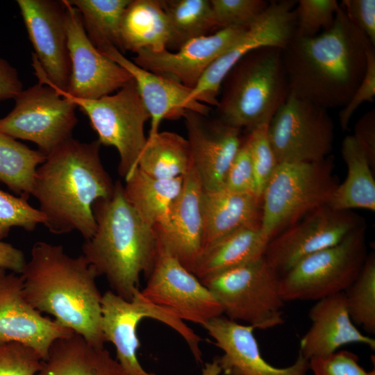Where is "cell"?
Wrapping results in <instances>:
<instances>
[{
  "instance_id": "35",
  "label": "cell",
  "mask_w": 375,
  "mask_h": 375,
  "mask_svg": "<svg viewBox=\"0 0 375 375\" xmlns=\"http://www.w3.org/2000/svg\"><path fill=\"white\" fill-rule=\"evenodd\" d=\"M347 310L354 324L375 333V256L367 255L357 278L344 292Z\"/></svg>"
},
{
  "instance_id": "30",
  "label": "cell",
  "mask_w": 375,
  "mask_h": 375,
  "mask_svg": "<svg viewBox=\"0 0 375 375\" xmlns=\"http://www.w3.org/2000/svg\"><path fill=\"white\" fill-rule=\"evenodd\" d=\"M342 156L347 167V177L337 185L328 202L339 210H375V181L372 168L353 135L342 143Z\"/></svg>"
},
{
  "instance_id": "12",
  "label": "cell",
  "mask_w": 375,
  "mask_h": 375,
  "mask_svg": "<svg viewBox=\"0 0 375 375\" xmlns=\"http://www.w3.org/2000/svg\"><path fill=\"white\" fill-rule=\"evenodd\" d=\"M267 133L278 163L322 161L333 147L328 110L291 92L270 120Z\"/></svg>"
},
{
  "instance_id": "22",
  "label": "cell",
  "mask_w": 375,
  "mask_h": 375,
  "mask_svg": "<svg viewBox=\"0 0 375 375\" xmlns=\"http://www.w3.org/2000/svg\"><path fill=\"white\" fill-rule=\"evenodd\" d=\"M99 51L126 69L134 80L140 99L150 115L151 128L147 138L159 132L163 119H178L186 110L210 115L212 110L210 106L190 99L192 88L140 67L114 47Z\"/></svg>"
},
{
  "instance_id": "32",
  "label": "cell",
  "mask_w": 375,
  "mask_h": 375,
  "mask_svg": "<svg viewBox=\"0 0 375 375\" xmlns=\"http://www.w3.org/2000/svg\"><path fill=\"white\" fill-rule=\"evenodd\" d=\"M46 156L0 132V182L17 196L31 195L37 168Z\"/></svg>"
},
{
  "instance_id": "5",
  "label": "cell",
  "mask_w": 375,
  "mask_h": 375,
  "mask_svg": "<svg viewBox=\"0 0 375 375\" xmlns=\"http://www.w3.org/2000/svg\"><path fill=\"white\" fill-rule=\"evenodd\" d=\"M289 94L281 49L258 48L240 58L223 79L217 117L250 131L269 123Z\"/></svg>"
},
{
  "instance_id": "25",
  "label": "cell",
  "mask_w": 375,
  "mask_h": 375,
  "mask_svg": "<svg viewBox=\"0 0 375 375\" xmlns=\"http://www.w3.org/2000/svg\"><path fill=\"white\" fill-rule=\"evenodd\" d=\"M203 249L219 238L247 227H260L262 197L224 188L203 190Z\"/></svg>"
},
{
  "instance_id": "16",
  "label": "cell",
  "mask_w": 375,
  "mask_h": 375,
  "mask_svg": "<svg viewBox=\"0 0 375 375\" xmlns=\"http://www.w3.org/2000/svg\"><path fill=\"white\" fill-rule=\"evenodd\" d=\"M17 3L35 50L33 65L39 82L65 93L71 75V60L65 0H17Z\"/></svg>"
},
{
  "instance_id": "6",
  "label": "cell",
  "mask_w": 375,
  "mask_h": 375,
  "mask_svg": "<svg viewBox=\"0 0 375 375\" xmlns=\"http://www.w3.org/2000/svg\"><path fill=\"white\" fill-rule=\"evenodd\" d=\"M333 156L312 162L278 163L262 194L260 229L269 241L325 205L338 185Z\"/></svg>"
},
{
  "instance_id": "9",
  "label": "cell",
  "mask_w": 375,
  "mask_h": 375,
  "mask_svg": "<svg viewBox=\"0 0 375 375\" xmlns=\"http://www.w3.org/2000/svg\"><path fill=\"white\" fill-rule=\"evenodd\" d=\"M67 97L88 117L100 144L112 146L117 150L118 172L124 180L127 179L138 168L147 140L144 134L145 123L150 119L134 80L114 94L97 99Z\"/></svg>"
},
{
  "instance_id": "46",
  "label": "cell",
  "mask_w": 375,
  "mask_h": 375,
  "mask_svg": "<svg viewBox=\"0 0 375 375\" xmlns=\"http://www.w3.org/2000/svg\"><path fill=\"white\" fill-rule=\"evenodd\" d=\"M22 90L17 69L6 60L0 58V101L15 99Z\"/></svg>"
},
{
  "instance_id": "18",
  "label": "cell",
  "mask_w": 375,
  "mask_h": 375,
  "mask_svg": "<svg viewBox=\"0 0 375 375\" xmlns=\"http://www.w3.org/2000/svg\"><path fill=\"white\" fill-rule=\"evenodd\" d=\"M73 333L31 305L24 295L21 274L0 268V344H22L44 360L56 340Z\"/></svg>"
},
{
  "instance_id": "14",
  "label": "cell",
  "mask_w": 375,
  "mask_h": 375,
  "mask_svg": "<svg viewBox=\"0 0 375 375\" xmlns=\"http://www.w3.org/2000/svg\"><path fill=\"white\" fill-rule=\"evenodd\" d=\"M363 224L352 210L321 206L271 239L264 258L281 277L302 259L337 244Z\"/></svg>"
},
{
  "instance_id": "39",
  "label": "cell",
  "mask_w": 375,
  "mask_h": 375,
  "mask_svg": "<svg viewBox=\"0 0 375 375\" xmlns=\"http://www.w3.org/2000/svg\"><path fill=\"white\" fill-rule=\"evenodd\" d=\"M218 30L229 27H248L268 7L263 0H210Z\"/></svg>"
},
{
  "instance_id": "34",
  "label": "cell",
  "mask_w": 375,
  "mask_h": 375,
  "mask_svg": "<svg viewBox=\"0 0 375 375\" xmlns=\"http://www.w3.org/2000/svg\"><path fill=\"white\" fill-rule=\"evenodd\" d=\"M172 32L170 48L178 49L187 41L218 31L210 0H160Z\"/></svg>"
},
{
  "instance_id": "31",
  "label": "cell",
  "mask_w": 375,
  "mask_h": 375,
  "mask_svg": "<svg viewBox=\"0 0 375 375\" xmlns=\"http://www.w3.org/2000/svg\"><path fill=\"white\" fill-rule=\"evenodd\" d=\"M192 165L188 140L174 132L159 131L147 138L138 168L150 176L170 179L183 177Z\"/></svg>"
},
{
  "instance_id": "33",
  "label": "cell",
  "mask_w": 375,
  "mask_h": 375,
  "mask_svg": "<svg viewBox=\"0 0 375 375\" xmlns=\"http://www.w3.org/2000/svg\"><path fill=\"white\" fill-rule=\"evenodd\" d=\"M131 0H69L79 11L92 44L101 51L114 47L119 51V31Z\"/></svg>"
},
{
  "instance_id": "11",
  "label": "cell",
  "mask_w": 375,
  "mask_h": 375,
  "mask_svg": "<svg viewBox=\"0 0 375 375\" xmlns=\"http://www.w3.org/2000/svg\"><path fill=\"white\" fill-rule=\"evenodd\" d=\"M146 317L157 319L174 329L185 340L196 361H202L199 347L201 339L184 322L147 301L140 290L130 301L108 290L101 297V329L106 342L115 346L117 360L127 375H156L142 367L137 355L140 346L137 328Z\"/></svg>"
},
{
  "instance_id": "45",
  "label": "cell",
  "mask_w": 375,
  "mask_h": 375,
  "mask_svg": "<svg viewBox=\"0 0 375 375\" xmlns=\"http://www.w3.org/2000/svg\"><path fill=\"white\" fill-rule=\"evenodd\" d=\"M357 143L364 151L372 168L375 167V110L365 113L354 126Z\"/></svg>"
},
{
  "instance_id": "23",
  "label": "cell",
  "mask_w": 375,
  "mask_h": 375,
  "mask_svg": "<svg viewBox=\"0 0 375 375\" xmlns=\"http://www.w3.org/2000/svg\"><path fill=\"white\" fill-rule=\"evenodd\" d=\"M203 190L192 164L183 176L181 192L172 206L167 224L153 229L157 240L191 272L203 249Z\"/></svg>"
},
{
  "instance_id": "47",
  "label": "cell",
  "mask_w": 375,
  "mask_h": 375,
  "mask_svg": "<svg viewBox=\"0 0 375 375\" xmlns=\"http://www.w3.org/2000/svg\"><path fill=\"white\" fill-rule=\"evenodd\" d=\"M26 260L24 253L10 243L0 240V268L22 274Z\"/></svg>"
},
{
  "instance_id": "36",
  "label": "cell",
  "mask_w": 375,
  "mask_h": 375,
  "mask_svg": "<svg viewBox=\"0 0 375 375\" xmlns=\"http://www.w3.org/2000/svg\"><path fill=\"white\" fill-rule=\"evenodd\" d=\"M294 8V36L311 38L328 30L340 6L335 0H300Z\"/></svg>"
},
{
  "instance_id": "20",
  "label": "cell",
  "mask_w": 375,
  "mask_h": 375,
  "mask_svg": "<svg viewBox=\"0 0 375 375\" xmlns=\"http://www.w3.org/2000/svg\"><path fill=\"white\" fill-rule=\"evenodd\" d=\"M183 118L192 164L203 190L223 188L228 168L244 140L242 130L195 111L186 110Z\"/></svg>"
},
{
  "instance_id": "43",
  "label": "cell",
  "mask_w": 375,
  "mask_h": 375,
  "mask_svg": "<svg viewBox=\"0 0 375 375\" xmlns=\"http://www.w3.org/2000/svg\"><path fill=\"white\" fill-rule=\"evenodd\" d=\"M224 188L237 192L256 194L252 162L244 139L228 168Z\"/></svg>"
},
{
  "instance_id": "38",
  "label": "cell",
  "mask_w": 375,
  "mask_h": 375,
  "mask_svg": "<svg viewBox=\"0 0 375 375\" xmlns=\"http://www.w3.org/2000/svg\"><path fill=\"white\" fill-rule=\"evenodd\" d=\"M27 200L0 190V240L6 238L13 227L31 232L38 225L43 224L42 212Z\"/></svg>"
},
{
  "instance_id": "7",
  "label": "cell",
  "mask_w": 375,
  "mask_h": 375,
  "mask_svg": "<svg viewBox=\"0 0 375 375\" xmlns=\"http://www.w3.org/2000/svg\"><path fill=\"white\" fill-rule=\"evenodd\" d=\"M281 276L264 256L201 280L231 320L269 329L284 322Z\"/></svg>"
},
{
  "instance_id": "29",
  "label": "cell",
  "mask_w": 375,
  "mask_h": 375,
  "mask_svg": "<svg viewBox=\"0 0 375 375\" xmlns=\"http://www.w3.org/2000/svg\"><path fill=\"white\" fill-rule=\"evenodd\" d=\"M125 181V197L142 220L153 229L164 226L181 192L183 177L157 178L137 168Z\"/></svg>"
},
{
  "instance_id": "41",
  "label": "cell",
  "mask_w": 375,
  "mask_h": 375,
  "mask_svg": "<svg viewBox=\"0 0 375 375\" xmlns=\"http://www.w3.org/2000/svg\"><path fill=\"white\" fill-rule=\"evenodd\" d=\"M358 356L349 351H337L330 355L309 360V370L314 375H375L374 369L366 371Z\"/></svg>"
},
{
  "instance_id": "27",
  "label": "cell",
  "mask_w": 375,
  "mask_h": 375,
  "mask_svg": "<svg viewBox=\"0 0 375 375\" xmlns=\"http://www.w3.org/2000/svg\"><path fill=\"white\" fill-rule=\"evenodd\" d=\"M172 32L160 0H131L120 25L119 51L167 49Z\"/></svg>"
},
{
  "instance_id": "42",
  "label": "cell",
  "mask_w": 375,
  "mask_h": 375,
  "mask_svg": "<svg viewBox=\"0 0 375 375\" xmlns=\"http://www.w3.org/2000/svg\"><path fill=\"white\" fill-rule=\"evenodd\" d=\"M367 68L363 79L350 101L339 112L340 125L347 129L354 112L365 101H374L375 97V51L369 42L366 47Z\"/></svg>"
},
{
  "instance_id": "48",
  "label": "cell",
  "mask_w": 375,
  "mask_h": 375,
  "mask_svg": "<svg viewBox=\"0 0 375 375\" xmlns=\"http://www.w3.org/2000/svg\"><path fill=\"white\" fill-rule=\"evenodd\" d=\"M221 373L222 370L217 358L212 362L206 363L202 369V375H219Z\"/></svg>"
},
{
  "instance_id": "4",
  "label": "cell",
  "mask_w": 375,
  "mask_h": 375,
  "mask_svg": "<svg viewBox=\"0 0 375 375\" xmlns=\"http://www.w3.org/2000/svg\"><path fill=\"white\" fill-rule=\"evenodd\" d=\"M93 212L96 230L85 240L82 255L99 276H106L112 292L130 301L140 290V275L152 269L155 232L129 204L119 181L110 197L94 203Z\"/></svg>"
},
{
  "instance_id": "37",
  "label": "cell",
  "mask_w": 375,
  "mask_h": 375,
  "mask_svg": "<svg viewBox=\"0 0 375 375\" xmlns=\"http://www.w3.org/2000/svg\"><path fill=\"white\" fill-rule=\"evenodd\" d=\"M268 125L269 123L259 125L249 131L244 138L253 169L255 192L261 197L278 164L268 138Z\"/></svg>"
},
{
  "instance_id": "19",
  "label": "cell",
  "mask_w": 375,
  "mask_h": 375,
  "mask_svg": "<svg viewBox=\"0 0 375 375\" xmlns=\"http://www.w3.org/2000/svg\"><path fill=\"white\" fill-rule=\"evenodd\" d=\"M249 27V26H248ZM248 27H229L191 39L175 52L142 49L133 62L149 72L193 88L212 62L227 51Z\"/></svg>"
},
{
  "instance_id": "8",
  "label": "cell",
  "mask_w": 375,
  "mask_h": 375,
  "mask_svg": "<svg viewBox=\"0 0 375 375\" xmlns=\"http://www.w3.org/2000/svg\"><path fill=\"white\" fill-rule=\"evenodd\" d=\"M367 257L363 224L335 245L297 262L281 278L284 301H318L344 292L357 278Z\"/></svg>"
},
{
  "instance_id": "26",
  "label": "cell",
  "mask_w": 375,
  "mask_h": 375,
  "mask_svg": "<svg viewBox=\"0 0 375 375\" xmlns=\"http://www.w3.org/2000/svg\"><path fill=\"white\" fill-rule=\"evenodd\" d=\"M35 375H127L103 347L74 333L56 340Z\"/></svg>"
},
{
  "instance_id": "44",
  "label": "cell",
  "mask_w": 375,
  "mask_h": 375,
  "mask_svg": "<svg viewBox=\"0 0 375 375\" xmlns=\"http://www.w3.org/2000/svg\"><path fill=\"white\" fill-rule=\"evenodd\" d=\"M350 22L375 45V1L343 0L341 6Z\"/></svg>"
},
{
  "instance_id": "28",
  "label": "cell",
  "mask_w": 375,
  "mask_h": 375,
  "mask_svg": "<svg viewBox=\"0 0 375 375\" xmlns=\"http://www.w3.org/2000/svg\"><path fill=\"white\" fill-rule=\"evenodd\" d=\"M269 240L260 227H247L211 243L201 251L192 273L201 281L264 256Z\"/></svg>"
},
{
  "instance_id": "10",
  "label": "cell",
  "mask_w": 375,
  "mask_h": 375,
  "mask_svg": "<svg viewBox=\"0 0 375 375\" xmlns=\"http://www.w3.org/2000/svg\"><path fill=\"white\" fill-rule=\"evenodd\" d=\"M15 101L12 110L0 118L1 133L35 143L46 157L72 138L78 107L53 87L39 82Z\"/></svg>"
},
{
  "instance_id": "15",
  "label": "cell",
  "mask_w": 375,
  "mask_h": 375,
  "mask_svg": "<svg viewBox=\"0 0 375 375\" xmlns=\"http://www.w3.org/2000/svg\"><path fill=\"white\" fill-rule=\"evenodd\" d=\"M297 1H271L243 35L208 68L190 94L192 101L216 107L223 79L244 55L262 47L283 49L294 35Z\"/></svg>"
},
{
  "instance_id": "3",
  "label": "cell",
  "mask_w": 375,
  "mask_h": 375,
  "mask_svg": "<svg viewBox=\"0 0 375 375\" xmlns=\"http://www.w3.org/2000/svg\"><path fill=\"white\" fill-rule=\"evenodd\" d=\"M21 276L25 297L33 307L53 316L88 343L104 346L102 294L95 281L99 275L82 254L72 257L61 245L38 242Z\"/></svg>"
},
{
  "instance_id": "40",
  "label": "cell",
  "mask_w": 375,
  "mask_h": 375,
  "mask_svg": "<svg viewBox=\"0 0 375 375\" xmlns=\"http://www.w3.org/2000/svg\"><path fill=\"white\" fill-rule=\"evenodd\" d=\"M42 360L36 351L22 344H0V375H35Z\"/></svg>"
},
{
  "instance_id": "1",
  "label": "cell",
  "mask_w": 375,
  "mask_h": 375,
  "mask_svg": "<svg viewBox=\"0 0 375 375\" xmlns=\"http://www.w3.org/2000/svg\"><path fill=\"white\" fill-rule=\"evenodd\" d=\"M369 42L339 6L328 30L294 35L281 49L290 92L327 110L344 108L365 76Z\"/></svg>"
},
{
  "instance_id": "21",
  "label": "cell",
  "mask_w": 375,
  "mask_h": 375,
  "mask_svg": "<svg viewBox=\"0 0 375 375\" xmlns=\"http://www.w3.org/2000/svg\"><path fill=\"white\" fill-rule=\"evenodd\" d=\"M203 328L224 353L217 358L225 375H308L309 360L299 352L294 362L276 367L265 360L254 336V328L219 316Z\"/></svg>"
},
{
  "instance_id": "2",
  "label": "cell",
  "mask_w": 375,
  "mask_h": 375,
  "mask_svg": "<svg viewBox=\"0 0 375 375\" xmlns=\"http://www.w3.org/2000/svg\"><path fill=\"white\" fill-rule=\"evenodd\" d=\"M101 145L97 140L83 142L71 138L37 168L31 195L51 233L75 231L85 240L94 234L93 205L110 197L115 190L100 158Z\"/></svg>"
},
{
  "instance_id": "17",
  "label": "cell",
  "mask_w": 375,
  "mask_h": 375,
  "mask_svg": "<svg viewBox=\"0 0 375 375\" xmlns=\"http://www.w3.org/2000/svg\"><path fill=\"white\" fill-rule=\"evenodd\" d=\"M65 3L71 75L67 92H58L71 98L92 100L117 91L133 79L131 75L92 44L78 9L69 0Z\"/></svg>"
},
{
  "instance_id": "24",
  "label": "cell",
  "mask_w": 375,
  "mask_h": 375,
  "mask_svg": "<svg viewBox=\"0 0 375 375\" xmlns=\"http://www.w3.org/2000/svg\"><path fill=\"white\" fill-rule=\"evenodd\" d=\"M308 317L311 326L301 338L299 350L308 360L330 355L349 344L375 349V340L362 333L350 318L344 292L316 301Z\"/></svg>"
},
{
  "instance_id": "13",
  "label": "cell",
  "mask_w": 375,
  "mask_h": 375,
  "mask_svg": "<svg viewBox=\"0 0 375 375\" xmlns=\"http://www.w3.org/2000/svg\"><path fill=\"white\" fill-rule=\"evenodd\" d=\"M140 293L177 319L203 327L211 319L223 315L211 291L158 240L153 265Z\"/></svg>"
}]
</instances>
